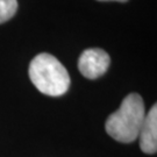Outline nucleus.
<instances>
[{
  "instance_id": "obj_1",
  "label": "nucleus",
  "mask_w": 157,
  "mask_h": 157,
  "mask_svg": "<svg viewBox=\"0 0 157 157\" xmlns=\"http://www.w3.org/2000/svg\"><path fill=\"white\" fill-rule=\"evenodd\" d=\"M146 118L144 102L140 94L130 93L124 98L118 111L106 120L105 128L112 139L122 143H130L139 137Z\"/></svg>"
},
{
  "instance_id": "obj_2",
  "label": "nucleus",
  "mask_w": 157,
  "mask_h": 157,
  "mask_svg": "<svg viewBox=\"0 0 157 157\" xmlns=\"http://www.w3.org/2000/svg\"><path fill=\"white\" fill-rule=\"evenodd\" d=\"M29 78L43 94L59 97L67 93L70 86V76L65 67L55 56L41 52L29 64Z\"/></svg>"
},
{
  "instance_id": "obj_3",
  "label": "nucleus",
  "mask_w": 157,
  "mask_h": 157,
  "mask_svg": "<svg viewBox=\"0 0 157 157\" xmlns=\"http://www.w3.org/2000/svg\"><path fill=\"white\" fill-rule=\"evenodd\" d=\"M109 64V55L99 48L86 49L82 52L78 59L79 71L87 79H97L105 75Z\"/></svg>"
},
{
  "instance_id": "obj_4",
  "label": "nucleus",
  "mask_w": 157,
  "mask_h": 157,
  "mask_svg": "<svg viewBox=\"0 0 157 157\" xmlns=\"http://www.w3.org/2000/svg\"><path fill=\"white\" fill-rule=\"evenodd\" d=\"M140 148L148 155L156 154L157 151V105L150 108L144 118L141 130L139 133Z\"/></svg>"
},
{
  "instance_id": "obj_5",
  "label": "nucleus",
  "mask_w": 157,
  "mask_h": 157,
  "mask_svg": "<svg viewBox=\"0 0 157 157\" xmlns=\"http://www.w3.org/2000/svg\"><path fill=\"white\" fill-rule=\"evenodd\" d=\"M17 11V0H0V25L11 20Z\"/></svg>"
},
{
  "instance_id": "obj_6",
  "label": "nucleus",
  "mask_w": 157,
  "mask_h": 157,
  "mask_svg": "<svg viewBox=\"0 0 157 157\" xmlns=\"http://www.w3.org/2000/svg\"><path fill=\"white\" fill-rule=\"evenodd\" d=\"M98 1H119V2H126L128 0H98Z\"/></svg>"
}]
</instances>
